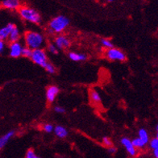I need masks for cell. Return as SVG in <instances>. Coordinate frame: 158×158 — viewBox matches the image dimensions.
<instances>
[{
    "label": "cell",
    "instance_id": "obj_21",
    "mask_svg": "<svg viewBox=\"0 0 158 158\" xmlns=\"http://www.w3.org/2000/svg\"><path fill=\"white\" fill-rule=\"evenodd\" d=\"M149 145H150V148H152V150L158 148V138H157V136H156V137H155V138H153V139H152L151 140H150Z\"/></svg>",
    "mask_w": 158,
    "mask_h": 158
},
{
    "label": "cell",
    "instance_id": "obj_8",
    "mask_svg": "<svg viewBox=\"0 0 158 158\" xmlns=\"http://www.w3.org/2000/svg\"><path fill=\"white\" fill-rule=\"evenodd\" d=\"M69 45H70V40L64 35H59L55 40V46L59 49L69 48Z\"/></svg>",
    "mask_w": 158,
    "mask_h": 158
},
{
    "label": "cell",
    "instance_id": "obj_27",
    "mask_svg": "<svg viewBox=\"0 0 158 158\" xmlns=\"http://www.w3.org/2000/svg\"><path fill=\"white\" fill-rule=\"evenodd\" d=\"M54 110L56 113H60V114H63V113L65 112V110H64V107L60 106H56L54 107Z\"/></svg>",
    "mask_w": 158,
    "mask_h": 158
},
{
    "label": "cell",
    "instance_id": "obj_9",
    "mask_svg": "<svg viewBox=\"0 0 158 158\" xmlns=\"http://www.w3.org/2000/svg\"><path fill=\"white\" fill-rule=\"evenodd\" d=\"M59 88L56 85H50L46 90V98L48 102H53L59 93Z\"/></svg>",
    "mask_w": 158,
    "mask_h": 158
},
{
    "label": "cell",
    "instance_id": "obj_31",
    "mask_svg": "<svg viewBox=\"0 0 158 158\" xmlns=\"http://www.w3.org/2000/svg\"><path fill=\"white\" fill-rule=\"evenodd\" d=\"M109 2H111V1H113V0H108Z\"/></svg>",
    "mask_w": 158,
    "mask_h": 158
},
{
    "label": "cell",
    "instance_id": "obj_19",
    "mask_svg": "<svg viewBox=\"0 0 158 158\" xmlns=\"http://www.w3.org/2000/svg\"><path fill=\"white\" fill-rule=\"evenodd\" d=\"M101 43H102V46L105 47L106 48H114V45H113L112 42L110 41V40H107V39H102L101 40Z\"/></svg>",
    "mask_w": 158,
    "mask_h": 158
},
{
    "label": "cell",
    "instance_id": "obj_15",
    "mask_svg": "<svg viewBox=\"0 0 158 158\" xmlns=\"http://www.w3.org/2000/svg\"><path fill=\"white\" fill-rule=\"evenodd\" d=\"M19 37H20V35H19V30H18V28L16 27H15L10 32L8 40L11 43H14V42H18V40H19Z\"/></svg>",
    "mask_w": 158,
    "mask_h": 158
},
{
    "label": "cell",
    "instance_id": "obj_14",
    "mask_svg": "<svg viewBox=\"0 0 158 158\" xmlns=\"http://www.w3.org/2000/svg\"><path fill=\"white\" fill-rule=\"evenodd\" d=\"M69 57L73 61H82L87 59L86 55L83 53H78V52H70L69 53Z\"/></svg>",
    "mask_w": 158,
    "mask_h": 158
},
{
    "label": "cell",
    "instance_id": "obj_3",
    "mask_svg": "<svg viewBox=\"0 0 158 158\" xmlns=\"http://www.w3.org/2000/svg\"><path fill=\"white\" fill-rule=\"evenodd\" d=\"M19 15L21 17L33 23H40L41 22V17L39 13L34 9L29 8V7H21L19 9Z\"/></svg>",
    "mask_w": 158,
    "mask_h": 158
},
{
    "label": "cell",
    "instance_id": "obj_13",
    "mask_svg": "<svg viewBox=\"0 0 158 158\" xmlns=\"http://www.w3.org/2000/svg\"><path fill=\"white\" fill-rule=\"evenodd\" d=\"M15 134V131H10L5 135L0 137V149H2V148H4L7 142L10 140V139L12 137L13 135Z\"/></svg>",
    "mask_w": 158,
    "mask_h": 158
},
{
    "label": "cell",
    "instance_id": "obj_2",
    "mask_svg": "<svg viewBox=\"0 0 158 158\" xmlns=\"http://www.w3.org/2000/svg\"><path fill=\"white\" fill-rule=\"evenodd\" d=\"M69 24V20L68 18L58 15L52 19L49 23V31L50 32H55V33H60L64 31Z\"/></svg>",
    "mask_w": 158,
    "mask_h": 158
},
{
    "label": "cell",
    "instance_id": "obj_10",
    "mask_svg": "<svg viewBox=\"0 0 158 158\" xmlns=\"http://www.w3.org/2000/svg\"><path fill=\"white\" fill-rule=\"evenodd\" d=\"M15 27V26L13 24V23H8L6 26L2 27V28L0 29V40L4 41L5 40L8 39L10 32Z\"/></svg>",
    "mask_w": 158,
    "mask_h": 158
},
{
    "label": "cell",
    "instance_id": "obj_20",
    "mask_svg": "<svg viewBox=\"0 0 158 158\" xmlns=\"http://www.w3.org/2000/svg\"><path fill=\"white\" fill-rule=\"evenodd\" d=\"M31 53H32V50L30 49V48H27V47H25V48H23V50H22V54H21V56H25V57L31 58Z\"/></svg>",
    "mask_w": 158,
    "mask_h": 158
},
{
    "label": "cell",
    "instance_id": "obj_30",
    "mask_svg": "<svg viewBox=\"0 0 158 158\" xmlns=\"http://www.w3.org/2000/svg\"><path fill=\"white\" fill-rule=\"evenodd\" d=\"M153 156L155 158H158V148L156 149H153Z\"/></svg>",
    "mask_w": 158,
    "mask_h": 158
},
{
    "label": "cell",
    "instance_id": "obj_6",
    "mask_svg": "<svg viewBox=\"0 0 158 158\" xmlns=\"http://www.w3.org/2000/svg\"><path fill=\"white\" fill-rule=\"evenodd\" d=\"M121 144L127 150V153L131 156H135L137 155V149L135 148L131 143V140L127 137H123L121 139Z\"/></svg>",
    "mask_w": 158,
    "mask_h": 158
},
{
    "label": "cell",
    "instance_id": "obj_29",
    "mask_svg": "<svg viewBox=\"0 0 158 158\" xmlns=\"http://www.w3.org/2000/svg\"><path fill=\"white\" fill-rule=\"evenodd\" d=\"M116 151H117L116 148H114V146H111V147L108 148V152L111 154L115 153V152H116Z\"/></svg>",
    "mask_w": 158,
    "mask_h": 158
},
{
    "label": "cell",
    "instance_id": "obj_12",
    "mask_svg": "<svg viewBox=\"0 0 158 158\" xmlns=\"http://www.w3.org/2000/svg\"><path fill=\"white\" fill-rule=\"evenodd\" d=\"M53 131H54L55 135L59 138H65L68 135V131L65 127L60 126V125H57L53 129Z\"/></svg>",
    "mask_w": 158,
    "mask_h": 158
},
{
    "label": "cell",
    "instance_id": "obj_4",
    "mask_svg": "<svg viewBox=\"0 0 158 158\" xmlns=\"http://www.w3.org/2000/svg\"><path fill=\"white\" fill-rule=\"evenodd\" d=\"M31 59L34 63H35L36 64H39L43 68H44L47 63L48 62L45 52L41 48L32 50Z\"/></svg>",
    "mask_w": 158,
    "mask_h": 158
},
{
    "label": "cell",
    "instance_id": "obj_1",
    "mask_svg": "<svg viewBox=\"0 0 158 158\" xmlns=\"http://www.w3.org/2000/svg\"><path fill=\"white\" fill-rule=\"evenodd\" d=\"M24 40L26 46L31 50L40 48L44 43V36L39 32L35 31L26 32L24 35Z\"/></svg>",
    "mask_w": 158,
    "mask_h": 158
},
{
    "label": "cell",
    "instance_id": "obj_25",
    "mask_svg": "<svg viewBox=\"0 0 158 158\" xmlns=\"http://www.w3.org/2000/svg\"><path fill=\"white\" fill-rule=\"evenodd\" d=\"M102 143H103L104 145L106 146V147H108V148H110V147L113 146L112 141H111V139H110L109 137L102 138Z\"/></svg>",
    "mask_w": 158,
    "mask_h": 158
},
{
    "label": "cell",
    "instance_id": "obj_18",
    "mask_svg": "<svg viewBox=\"0 0 158 158\" xmlns=\"http://www.w3.org/2000/svg\"><path fill=\"white\" fill-rule=\"evenodd\" d=\"M89 96H90V99L93 102H95V103H98V102H101V96L98 94V92H97L96 90H91L90 93H89Z\"/></svg>",
    "mask_w": 158,
    "mask_h": 158
},
{
    "label": "cell",
    "instance_id": "obj_16",
    "mask_svg": "<svg viewBox=\"0 0 158 158\" xmlns=\"http://www.w3.org/2000/svg\"><path fill=\"white\" fill-rule=\"evenodd\" d=\"M138 135H139V138L141 139L143 143L147 144V143L149 142V135H148V131L147 130L144 128H141L139 130V132H138Z\"/></svg>",
    "mask_w": 158,
    "mask_h": 158
},
{
    "label": "cell",
    "instance_id": "obj_5",
    "mask_svg": "<svg viewBox=\"0 0 158 158\" xmlns=\"http://www.w3.org/2000/svg\"><path fill=\"white\" fill-rule=\"evenodd\" d=\"M106 56L110 60H119L123 61L126 59V56L123 53V51L115 48H109L106 51Z\"/></svg>",
    "mask_w": 158,
    "mask_h": 158
},
{
    "label": "cell",
    "instance_id": "obj_17",
    "mask_svg": "<svg viewBox=\"0 0 158 158\" xmlns=\"http://www.w3.org/2000/svg\"><path fill=\"white\" fill-rule=\"evenodd\" d=\"M131 143H132L133 146L136 148V149H141V148H144L146 145L145 143H143L139 137L135 138V139H132V140H131Z\"/></svg>",
    "mask_w": 158,
    "mask_h": 158
},
{
    "label": "cell",
    "instance_id": "obj_11",
    "mask_svg": "<svg viewBox=\"0 0 158 158\" xmlns=\"http://www.w3.org/2000/svg\"><path fill=\"white\" fill-rule=\"evenodd\" d=\"M19 0H3L2 2V6L6 9L10 10H15L19 6Z\"/></svg>",
    "mask_w": 158,
    "mask_h": 158
},
{
    "label": "cell",
    "instance_id": "obj_28",
    "mask_svg": "<svg viewBox=\"0 0 158 158\" xmlns=\"http://www.w3.org/2000/svg\"><path fill=\"white\" fill-rule=\"evenodd\" d=\"M5 48V43L4 41H2V40H0V54L3 52V50Z\"/></svg>",
    "mask_w": 158,
    "mask_h": 158
},
{
    "label": "cell",
    "instance_id": "obj_7",
    "mask_svg": "<svg viewBox=\"0 0 158 158\" xmlns=\"http://www.w3.org/2000/svg\"><path fill=\"white\" fill-rule=\"evenodd\" d=\"M23 46L19 42H14L10 45V56L11 57H19L22 54Z\"/></svg>",
    "mask_w": 158,
    "mask_h": 158
},
{
    "label": "cell",
    "instance_id": "obj_22",
    "mask_svg": "<svg viewBox=\"0 0 158 158\" xmlns=\"http://www.w3.org/2000/svg\"><path fill=\"white\" fill-rule=\"evenodd\" d=\"M44 69H45L46 70H47V72H48L49 73H55V72H56V68H55L54 65L49 62L47 63L46 66L44 67Z\"/></svg>",
    "mask_w": 158,
    "mask_h": 158
},
{
    "label": "cell",
    "instance_id": "obj_23",
    "mask_svg": "<svg viewBox=\"0 0 158 158\" xmlns=\"http://www.w3.org/2000/svg\"><path fill=\"white\" fill-rule=\"evenodd\" d=\"M25 158H40V157L36 155V154H35V152H34L33 149H29V150H27V152H26Z\"/></svg>",
    "mask_w": 158,
    "mask_h": 158
},
{
    "label": "cell",
    "instance_id": "obj_26",
    "mask_svg": "<svg viewBox=\"0 0 158 158\" xmlns=\"http://www.w3.org/2000/svg\"><path fill=\"white\" fill-rule=\"evenodd\" d=\"M48 49L50 52H52V54H57V52H58V51H57V48H56L54 44H48Z\"/></svg>",
    "mask_w": 158,
    "mask_h": 158
},
{
    "label": "cell",
    "instance_id": "obj_24",
    "mask_svg": "<svg viewBox=\"0 0 158 158\" xmlns=\"http://www.w3.org/2000/svg\"><path fill=\"white\" fill-rule=\"evenodd\" d=\"M43 129H44V131L48 132V133H50V132H52V131H53L54 127H53V125L51 124V123H46V124L44 125Z\"/></svg>",
    "mask_w": 158,
    "mask_h": 158
}]
</instances>
